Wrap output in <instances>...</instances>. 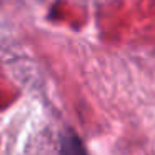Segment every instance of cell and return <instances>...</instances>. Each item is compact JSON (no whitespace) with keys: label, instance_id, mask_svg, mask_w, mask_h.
Returning a JSON list of instances; mask_svg holds the SVG:
<instances>
[{"label":"cell","instance_id":"1","mask_svg":"<svg viewBox=\"0 0 155 155\" xmlns=\"http://www.w3.org/2000/svg\"><path fill=\"white\" fill-rule=\"evenodd\" d=\"M60 155H88L84 142L74 130H67L60 137Z\"/></svg>","mask_w":155,"mask_h":155}]
</instances>
